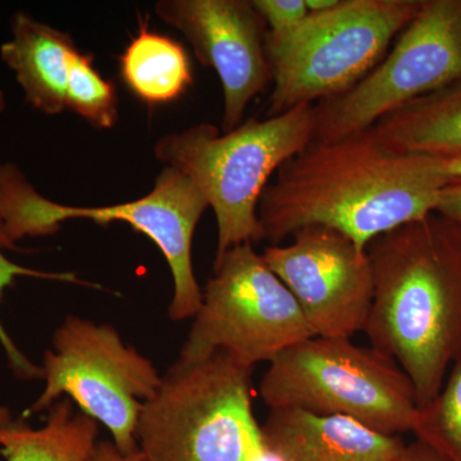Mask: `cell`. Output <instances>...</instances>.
I'll list each match as a JSON object with an SVG mask.
<instances>
[{
	"label": "cell",
	"instance_id": "27",
	"mask_svg": "<svg viewBox=\"0 0 461 461\" xmlns=\"http://www.w3.org/2000/svg\"><path fill=\"white\" fill-rule=\"evenodd\" d=\"M5 95H3L2 91H0V112L5 111Z\"/></svg>",
	"mask_w": 461,
	"mask_h": 461
},
{
	"label": "cell",
	"instance_id": "21",
	"mask_svg": "<svg viewBox=\"0 0 461 461\" xmlns=\"http://www.w3.org/2000/svg\"><path fill=\"white\" fill-rule=\"evenodd\" d=\"M271 35L295 30L308 16L304 0H251Z\"/></svg>",
	"mask_w": 461,
	"mask_h": 461
},
{
	"label": "cell",
	"instance_id": "22",
	"mask_svg": "<svg viewBox=\"0 0 461 461\" xmlns=\"http://www.w3.org/2000/svg\"><path fill=\"white\" fill-rule=\"evenodd\" d=\"M436 213L461 226V180H453L442 189Z\"/></svg>",
	"mask_w": 461,
	"mask_h": 461
},
{
	"label": "cell",
	"instance_id": "5",
	"mask_svg": "<svg viewBox=\"0 0 461 461\" xmlns=\"http://www.w3.org/2000/svg\"><path fill=\"white\" fill-rule=\"evenodd\" d=\"M268 364L259 393L269 411L339 415L387 436L418 429L420 408L411 379L371 345L314 336Z\"/></svg>",
	"mask_w": 461,
	"mask_h": 461
},
{
	"label": "cell",
	"instance_id": "15",
	"mask_svg": "<svg viewBox=\"0 0 461 461\" xmlns=\"http://www.w3.org/2000/svg\"><path fill=\"white\" fill-rule=\"evenodd\" d=\"M44 426L14 418L0 406V455L5 461H91L98 445L99 423L63 397L50 406Z\"/></svg>",
	"mask_w": 461,
	"mask_h": 461
},
{
	"label": "cell",
	"instance_id": "3",
	"mask_svg": "<svg viewBox=\"0 0 461 461\" xmlns=\"http://www.w3.org/2000/svg\"><path fill=\"white\" fill-rule=\"evenodd\" d=\"M314 135V104L250 118L221 135L202 123L163 136L154 148L160 162L184 173L213 209L218 239L215 259L245 242L264 240L258 208L267 185Z\"/></svg>",
	"mask_w": 461,
	"mask_h": 461
},
{
	"label": "cell",
	"instance_id": "4",
	"mask_svg": "<svg viewBox=\"0 0 461 461\" xmlns=\"http://www.w3.org/2000/svg\"><path fill=\"white\" fill-rule=\"evenodd\" d=\"M251 373L220 351L178 357L142 405L140 461H273L254 414Z\"/></svg>",
	"mask_w": 461,
	"mask_h": 461
},
{
	"label": "cell",
	"instance_id": "19",
	"mask_svg": "<svg viewBox=\"0 0 461 461\" xmlns=\"http://www.w3.org/2000/svg\"><path fill=\"white\" fill-rule=\"evenodd\" d=\"M66 108L98 129H112L118 120L117 93L93 65V57L76 51L69 63Z\"/></svg>",
	"mask_w": 461,
	"mask_h": 461
},
{
	"label": "cell",
	"instance_id": "20",
	"mask_svg": "<svg viewBox=\"0 0 461 461\" xmlns=\"http://www.w3.org/2000/svg\"><path fill=\"white\" fill-rule=\"evenodd\" d=\"M5 249H16L8 239L5 238V230H3L2 218H0V299L5 288L11 286L17 277H33L42 278V280H51L67 282V284L86 285V286H95V285L86 284V282L78 280L74 273L63 272H42L36 269L27 268V267L18 266L12 262L5 254ZM0 345L5 350L7 357L9 368L14 371V375L21 379H36L42 378L41 366H36L23 351L14 344V339L8 335L7 330L3 327L0 321Z\"/></svg>",
	"mask_w": 461,
	"mask_h": 461
},
{
	"label": "cell",
	"instance_id": "1",
	"mask_svg": "<svg viewBox=\"0 0 461 461\" xmlns=\"http://www.w3.org/2000/svg\"><path fill=\"white\" fill-rule=\"evenodd\" d=\"M450 181L439 158L400 153L368 129L312 141L290 158L267 185L258 215L271 245L326 227L366 250L379 236L435 213Z\"/></svg>",
	"mask_w": 461,
	"mask_h": 461
},
{
	"label": "cell",
	"instance_id": "10",
	"mask_svg": "<svg viewBox=\"0 0 461 461\" xmlns=\"http://www.w3.org/2000/svg\"><path fill=\"white\" fill-rule=\"evenodd\" d=\"M461 80V0H423L384 59L350 90L314 104L313 141L371 129L414 100Z\"/></svg>",
	"mask_w": 461,
	"mask_h": 461
},
{
	"label": "cell",
	"instance_id": "17",
	"mask_svg": "<svg viewBox=\"0 0 461 461\" xmlns=\"http://www.w3.org/2000/svg\"><path fill=\"white\" fill-rule=\"evenodd\" d=\"M121 76L130 90L149 104L173 102L193 84L185 48L168 36L149 32L145 23L121 57Z\"/></svg>",
	"mask_w": 461,
	"mask_h": 461
},
{
	"label": "cell",
	"instance_id": "2",
	"mask_svg": "<svg viewBox=\"0 0 461 461\" xmlns=\"http://www.w3.org/2000/svg\"><path fill=\"white\" fill-rule=\"evenodd\" d=\"M366 254L375 295L364 333L424 408L461 357V226L435 212L373 240Z\"/></svg>",
	"mask_w": 461,
	"mask_h": 461
},
{
	"label": "cell",
	"instance_id": "18",
	"mask_svg": "<svg viewBox=\"0 0 461 461\" xmlns=\"http://www.w3.org/2000/svg\"><path fill=\"white\" fill-rule=\"evenodd\" d=\"M414 435L451 461H461V357L451 366L438 395L420 409Z\"/></svg>",
	"mask_w": 461,
	"mask_h": 461
},
{
	"label": "cell",
	"instance_id": "26",
	"mask_svg": "<svg viewBox=\"0 0 461 461\" xmlns=\"http://www.w3.org/2000/svg\"><path fill=\"white\" fill-rule=\"evenodd\" d=\"M308 14H324L338 7L341 0H304Z\"/></svg>",
	"mask_w": 461,
	"mask_h": 461
},
{
	"label": "cell",
	"instance_id": "9",
	"mask_svg": "<svg viewBox=\"0 0 461 461\" xmlns=\"http://www.w3.org/2000/svg\"><path fill=\"white\" fill-rule=\"evenodd\" d=\"M193 320L180 354L190 362L220 351L253 369L314 338L295 297L251 242L214 260V276Z\"/></svg>",
	"mask_w": 461,
	"mask_h": 461
},
{
	"label": "cell",
	"instance_id": "6",
	"mask_svg": "<svg viewBox=\"0 0 461 461\" xmlns=\"http://www.w3.org/2000/svg\"><path fill=\"white\" fill-rule=\"evenodd\" d=\"M423 0H341L324 14H309L293 32H267L272 74L267 117L341 95L386 56L417 16Z\"/></svg>",
	"mask_w": 461,
	"mask_h": 461
},
{
	"label": "cell",
	"instance_id": "16",
	"mask_svg": "<svg viewBox=\"0 0 461 461\" xmlns=\"http://www.w3.org/2000/svg\"><path fill=\"white\" fill-rule=\"evenodd\" d=\"M371 129L400 153L436 158L461 154V80L414 100Z\"/></svg>",
	"mask_w": 461,
	"mask_h": 461
},
{
	"label": "cell",
	"instance_id": "13",
	"mask_svg": "<svg viewBox=\"0 0 461 461\" xmlns=\"http://www.w3.org/2000/svg\"><path fill=\"white\" fill-rule=\"evenodd\" d=\"M262 433L273 461H393L405 446L351 418L299 409H272Z\"/></svg>",
	"mask_w": 461,
	"mask_h": 461
},
{
	"label": "cell",
	"instance_id": "25",
	"mask_svg": "<svg viewBox=\"0 0 461 461\" xmlns=\"http://www.w3.org/2000/svg\"><path fill=\"white\" fill-rule=\"evenodd\" d=\"M441 159L442 171L447 178L461 180V154L453 157L439 158Z\"/></svg>",
	"mask_w": 461,
	"mask_h": 461
},
{
	"label": "cell",
	"instance_id": "11",
	"mask_svg": "<svg viewBox=\"0 0 461 461\" xmlns=\"http://www.w3.org/2000/svg\"><path fill=\"white\" fill-rule=\"evenodd\" d=\"M287 245H269L263 259L295 297L313 336L353 339L371 314V260L338 230L306 227Z\"/></svg>",
	"mask_w": 461,
	"mask_h": 461
},
{
	"label": "cell",
	"instance_id": "7",
	"mask_svg": "<svg viewBox=\"0 0 461 461\" xmlns=\"http://www.w3.org/2000/svg\"><path fill=\"white\" fill-rule=\"evenodd\" d=\"M208 202L189 177L167 167L154 189L144 198L122 204L74 206L45 199L12 165L0 166V218L5 238L18 240L56 233L68 220H91L99 224L126 222L156 242L173 278L168 314L172 321L190 320L202 306L203 288L194 272V233Z\"/></svg>",
	"mask_w": 461,
	"mask_h": 461
},
{
	"label": "cell",
	"instance_id": "23",
	"mask_svg": "<svg viewBox=\"0 0 461 461\" xmlns=\"http://www.w3.org/2000/svg\"><path fill=\"white\" fill-rule=\"evenodd\" d=\"M393 461H451L444 455L439 454L435 448L424 442L417 441L414 444L403 446L402 453L397 455Z\"/></svg>",
	"mask_w": 461,
	"mask_h": 461
},
{
	"label": "cell",
	"instance_id": "8",
	"mask_svg": "<svg viewBox=\"0 0 461 461\" xmlns=\"http://www.w3.org/2000/svg\"><path fill=\"white\" fill-rule=\"evenodd\" d=\"M42 362V393L23 411L29 418L67 397L103 424L123 455L138 453L136 429L142 405L162 375L147 357L127 345L111 324L68 315L54 332Z\"/></svg>",
	"mask_w": 461,
	"mask_h": 461
},
{
	"label": "cell",
	"instance_id": "14",
	"mask_svg": "<svg viewBox=\"0 0 461 461\" xmlns=\"http://www.w3.org/2000/svg\"><path fill=\"white\" fill-rule=\"evenodd\" d=\"M12 41L0 48L33 108L47 114L65 111L69 63L77 48L68 33L20 12L12 21Z\"/></svg>",
	"mask_w": 461,
	"mask_h": 461
},
{
	"label": "cell",
	"instance_id": "12",
	"mask_svg": "<svg viewBox=\"0 0 461 461\" xmlns=\"http://www.w3.org/2000/svg\"><path fill=\"white\" fill-rule=\"evenodd\" d=\"M160 20L184 33L203 66L222 84V131L242 123L251 100L272 84L267 26L250 0H160Z\"/></svg>",
	"mask_w": 461,
	"mask_h": 461
},
{
	"label": "cell",
	"instance_id": "24",
	"mask_svg": "<svg viewBox=\"0 0 461 461\" xmlns=\"http://www.w3.org/2000/svg\"><path fill=\"white\" fill-rule=\"evenodd\" d=\"M91 461H140L138 453L123 455L112 441L98 442Z\"/></svg>",
	"mask_w": 461,
	"mask_h": 461
}]
</instances>
